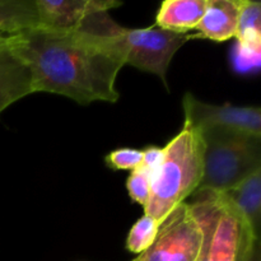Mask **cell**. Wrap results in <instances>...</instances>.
I'll return each mask as SVG.
<instances>
[{
    "instance_id": "cell-1",
    "label": "cell",
    "mask_w": 261,
    "mask_h": 261,
    "mask_svg": "<svg viewBox=\"0 0 261 261\" xmlns=\"http://www.w3.org/2000/svg\"><path fill=\"white\" fill-rule=\"evenodd\" d=\"M12 43L32 71L35 93L59 94L82 105L120 98L116 79L125 56L110 35L36 28L12 36Z\"/></svg>"
},
{
    "instance_id": "cell-2",
    "label": "cell",
    "mask_w": 261,
    "mask_h": 261,
    "mask_svg": "<svg viewBox=\"0 0 261 261\" xmlns=\"http://www.w3.org/2000/svg\"><path fill=\"white\" fill-rule=\"evenodd\" d=\"M204 139L194 127L182 130L163 148V161L152 180L145 216L158 223L199 188L204 167Z\"/></svg>"
},
{
    "instance_id": "cell-3",
    "label": "cell",
    "mask_w": 261,
    "mask_h": 261,
    "mask_svg": "<svg viewBox=\"0 0 261 261\" xmlns=\"http://www.w3.org/2000/svg\"><path fill=\"white\" fill-rule=\"evenodd\" d=\"M190 206L203 231L196 261H245L256 237L239 209L219 193L195 191Z\"/></svg>"
},
{
    "instance_id": "cell-4",
    "label": "cell",
    "mask_w": 261,
    "mask_h": 261,
    "mask_svg": "<svg viewBox=\"0 0 261 261\" xmlns=\"http://www.w3.org/2000/svg\"><path fill=\"white\" fill-rule=\"evenodd\" d=\"M79 28L94 33H106L120 46L125 56V65L134 66L157 75L166 88L167 70L171 60L189 40L198 36L181 35L162 30L157 25L147 28H125L117 24L109 13H98L83 22Z\"/></svg>"
},
{
    "instance_id": "cell-5",
    "label": "cell",
    "mask_w": 261,
    "mask_h": 261,
    "mask_svg": "<svg viewBox=\"0 0 261 261\" xmlns=\"http://www.w3.org/2000/svg\"><path fill=\"white\" fill-rule=\"evenodd\" d=\"M201 137L204 167L196 191L223 193L261 170V138L219 133Z\"/></svg>"
},
{
    "instance_id": "cell-6",
    "label": "cell",
    "mask_w": 261,
    "mask_h": 261,
    "mask_svg": "<svg viewBox=\"0 0 261 261\" xmlns=\"http://www.w3.org/2000/svg\"><path fill=\"white\" fill-rule=\"evenodd\" d=\"M203 231L190 204L176 206L160 223L154 242L133 261H196Z\"/></svg>"
},
{
    "instance_id": "cell-7",
    "label": "cell",
    "mask_w": 261,
    "mask_h": 261,
    "mask_svg": "<svg viewBox=\"0 0 261 261\" xmlns=\"http://www.w3.org/2000/svg\"><path fill=\"white\" fill-rule=\"evenodd\" d=\"M185 125L201 135L240 134L261 138V110L257 106L205 103L188 92L182 99Z\"/></svg>"
},
{
    "instance_id": "cell-8",
    "label": "cell",
    "mask_w": 261,
    "mask_h": 261,
    "mask_svg": "<svg viewBox=\"0 0 261 261\" xmlns=\"http://www.w3.org/2000/svg\"><path fill=\"white\" fill-rule=\"evenodd\" d=\"M41 28L78 30L84 20L121 5L115 0H36Z\"/></svg>"
},
{
    "instance_id": "cell-9",
    "label": "cell",
    "mask_w": 261,
    "mask_h": 261,
    "mask_svg": "<svg viewBox=\"0 0 261 261\" xmlns=\"http://www.w3.org/2000/svg\"><path fill=\"white\" fill-rule=\"evenodd\" d=\"M32 93H35L32 71L15 51L9 36L0 43V114Z\"/></svg>"
},
{
    "instance_id": "cell-10",
    "label": "cell",
    "mask_w": 261,
    "mask_h": 261,
    "mask_svg": "<svg viewBox=\"0 0 261 261\" xmlns=\"http://www.w3.org/2000/svg\"><path fill=\"white\" fill-rule=\"evenodd\" d=\"M234 66L240 73L259 70L261 51V4L259 2L242 0Z\"/></svg>"
},
{
    "instance_id": "cell-11",
    "label": "cell",
    "mask_w": 261,
    "mask_h": 261,
    "mask_svg": "<svg viewBox=\"0 0 261 261\" xmlns=\"http://www.w3.org/2000/svg\"><path fill=\"white\" fill-rule=\"evenodd\" d=\"M242 0H208L205 13L196 27L198 37L224 42L236 37Z\"/></svg>"
},
{
    "instance_id": "cell-12",
    "label": "cell",
    "mask_w": 261,
    "mask_h": 261,
    "mask_svg": "<svg viewBox=\"0 0 261 261\" xmlns=\"http://www.w3.org/2000/svg\"><path fill=\"white\" fill-rule=\"evenodd\" d=\"M208 0H165L155 15V25L170 32L188 35L196 30Z\"/></svg>"
},
{
    "instance_id": "cell-13",
    "label": "cell",
    "mask_w": 261,
    "mask_h": 261,
    "mask_svg": "<svg viewBox=\"0 0 261 261\" xmlns=\"http://www.w3.org/2000/svg\"><path fill=\"white\" fill-rule=\"evenodd\" d=\"M233 204L249 223L252 233L260 240L261 226V170L250 175L234 188L219 193Z\"/></svg>"
},
{
    "instance_id": "cell-14",
    "label": "cell",
    "mask_w": 261,
    "mask_h": 261,
    "mask_svg": "<svg viewBox=\"0 0 261 261\" xmlns=\"http://www.w3.org/2000/svg\"><path fill=\"white\" fill-rule=\"evenodd\" d=\"M41 28L36 0H0V35L15 36Z\"/></svg>"
},
{
    "instance_id": "cell-15",
    "label": "cell",
    "mask_w": 261,
    "mask_h": 261,
    "mask_svg": "<svg viewBox=\"0 0 261 261\" xmlns=\"http://www.w3.org/2000/svg\"><path fill=\"white\" fill-rule=\"evenodd\" d=\"M160 223L150 218L149 216H143L129 231L126 237V249L133 254H142L154 242L157 236Z\"/></svg>"
},
{
    "instance_id": "cell-16",
    "label": "cell",
    "mask_w": 261,
    "mask_h": 261,
    "mask_svg": "<svg viewBox=\"0 0 261 261\" xmlns=\"http://www.w3.org/2000/svg\"><path fill=\"white\" fill-rule=\"evenodd\" d=\"M126 189L133 201L145 206L152 189V176L143 167L137 168L127 177Z\"/></svg>"
},
{
    "instance_id": "cell-17",
    "label": "cell",
    "mask_w": 261,
    "mask_h": 261,
    "mask_svg": "<svg viewBox=\"0 0 261 261\" xmlns=\"http://www.w3.org/2000/svg\"><path fill=\"white\" fill-rule=\"evenodd\" d=\"M106 165L112 170H130L134 171L142 166L143 150L133 148H121L112 150L105 158Z\"/></svg>"
},
{
    "instance_id": "cell-18",
    "label": "cell",
    "mask_w": 261,
    "mask_h": 261,
    "mask_svg": "<svg viewBox=\"0 0 261 261\" xmlns=\"http://www.w3.org/2000/svg\"><path fill=\"white\" fill-rule=\"evenodd\" d=\"M163 161V148H158L152 145L143 150V162L140 167L144 168L145 171L150 173L152 180L154 175L157 173L158 168H160L161 163Z\"/></svg>"
},
{
    "instance_id": "cell-19",
    "label": "cell",
    "mask_w": 261,
    "mask_h": 261,
    "mask_svg": "<svg viewBox=\"0 0 261 261\" xmlns=\"http://www.w3.org/2000/svg\"><path fill=\"white\" fill-rule=\"evenodd\" d=\"M245 261H261V245L260 240L255 241L254 246H252L251 251L247 255L246 260Z\"/></svg>"
},
{
    "instance_id": "cell-20",
    "label": "cell",
    "mask_w": 261,
    "mask_h": 261,
    "mask_svg": "<svg viewBox=\"0 0 261 261\" xmlns=\"http://www.w3.org/2000/svg\"><path fill=\"white\" fill-rule=\"evenodd\" d=\"M7 37H9V36H5V35H0V43H2V42H3V41H4V40H5V38H7Z\"/></svg>"
}]
</instances>
